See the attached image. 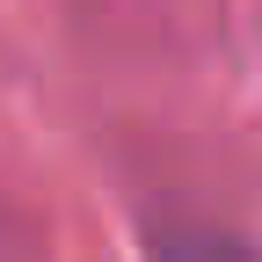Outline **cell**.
Returning a JSON list of instances; mask_svg holds the SVG:
<instances>
[{
	"mask_svg": "<svg viewBox=\"0 0 262 262\" xmlns=\"http://www.w3.org/2000/svg\"><path fill=\"white\" fill-rule=\"evenodd\" d=\"M146 262H262L248 233L219 219H189V211H153L146 219Z\"/></svg>",
	"mask_w": 262,
	"mask_h": 262,
	"instance_id": "6da1fadb",
	"label": "cell"
}]
</instances>
